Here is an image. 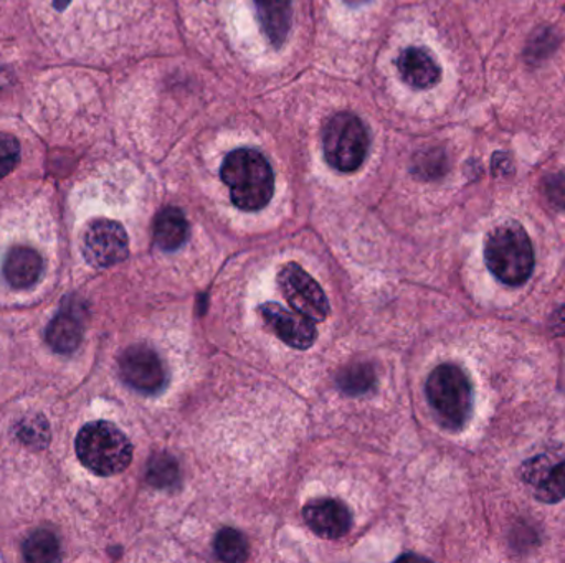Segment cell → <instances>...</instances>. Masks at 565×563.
<instances>
[{"instance_id": "cell-1", "label": "cell", "mask_w": 565, "mask_h": 563, "mask_svg": "<svg viewBox=\"0 0 565 563\" xmlns=\"http://www.w3.org/2000/svg\"><path fill=\"white\" fill-rule=\"evenodd\" d=\"M221 177L231 191L235 207L257 212L270 204L275 174L270 161L257 149H235L225 158Z\"/></svg>"}, {"instance_id": "cell-2", "label": "cell", "mask_w": 565, "mask_h": 563, "mask_svg": "<svg viewBox=\"0 0 565 563\" xmlns=\"http://www.w3.org/2000/svg\"><path fill=\"white\" fill-rule=\"evenodd\" d=\"M488 270L510 286L530 280L534 270V250L526 230L518 221H507L490 231L484 243Z\"/></svg>"}, {"instance_id": "cell-3", "label": "cell", "mask_w": 565, "mask_h": 563, "mask_svg": "<svg viewBox=\"0 0 565 563\" xmlns=\"http://www.w3.org/2000/svg\"><path fill=\"white\" fill-rule=\"evenodd\" d=\"M76 455L89 472L113 476L131 465L132 445L113 423L93 422L76 436Z\"/></svg>"}, {"instance_id": "cell-4", "label": "cell", "mask_w": 565, "mask_h": 563, "mask_svg": "<svg viewBox=\"0 0 565 563\" xmlns=\"http://www.w3.org/2000/svg\"><path fill=\"white\" fill-rule=\"evenodd\" d=\"M427 399L441 425L448 430L463 429L473 409V387L461 367L438 366L427 380Z\"/></svg>"}, {"instance_id": "cell-5", "label": "cell", "mask_w": 565, "mask_h": 563, "mask_svg": "<svg viewBox=\"0 0 565 563\" xmlns=\"http://www.w3.org/2000/svg\"><path fill=\"white\" fill-rule=\"evenodd\" d=\"M371 148V136L364 122L354 112H338L322 128V152L326 162L339 172H354L361 167Z\"/></svg>"}, {"instance_id": "cell-6", "label": "cell", "mask_w": 565, "mask_h": 563, "mask_svg": "<svg viewBox=\"0 0 565 563\" xmlns=\"http://www.w3.org/2000/svg\"><path fill=\"white\" fill-rule=\"evenodd\" d=\"M278 284L292 310L316 323L328 317L329 301L324 291L299 264L286 263L278 273Z\"/></svg>"}, {"instance_id": "cell-7", "label": "cell", "mask_w": 565, "mask_h": 563, "mask_svg": "<svg viewBox=\"0 0 565 563\" xmlns=\"http://www.w3.org/2000/svg\"><path fill=\"white\" fill-rule=\"evenodd\" d=\"M129 241L122 225L99 218L89 224L83 237V255L95 268H109L128 258Z\"/></svg>"}, {"instance_id": "cell-8", "label": "cell", "mask_w": 565, "mask_h": 563, "mask_svg": "<svg viewBox=\"0 0 565 563\" xmlns=\"http://www.w3.org/2000/svg\"><path fill=\"white\" fill-rule=\"evenodd\" d=\"M122 380L142 393H158L166 386V369L161 357L148 346H132L119 359Z\"/></svg>"}, {"instance_id": "cell-9", "label": "cell", "mask_w": 565, "mask_h": 563, "mask_svg": "<svg viewBox=\"0 0 565 563\" xmlns=\"http://www.w3.org/2000/svg\"><path fill=\"white\" fill-rule=\"evenodd\" d=\"M262 317L275 336L292 349L306 350L318 339L315 321L298 311H289L277 303L260 306Z\"/></svg>"}, {"instance_id": "cell-10", "label": "cell", "mask_w": 565, "mask_h": 563, "mask_svg": "<svg viewBox=\"0 0 565 563\" xmlns=\"http://www.w3.org/2000/svg\"><path fill=\"white\" fill-rule=\"evenodd\" d=\"M521 476L541 502L556 505L564 501L565 459L554 462L550 456H536L523 466Z\"/></svg>"}, {"instance_id": "cell-11", "label": "cell", "mask_w": 565, "mask_h": 563, "mask_svg": "<svg viewBox=\"0 0 565 563\" xmlns=\"http://www.w3.org/2000/svg\"><path fill=\"white\" fill-rule=\"evenodd\" d=\"M308 528L322 539H341L351 529V512L338 499L321 498L308 502L302 509Z\"/></svg>"}, {"instance_id": "cell-12", "label": "cell", "mask_w": 565, "mask_h": 563, "mask_svg": "<svg viewBox=\"0 0 565 563\" xmlns=\"http://www.w3.org/2000/svg\"><path fill=\"white\" fill-rule=\"evenodd\" d=\"M398 73L415 89L434 88L441 78V68L427 48L408 46L397 59Z\"/></svg>"}, {"instance_id": "cell-13", "label": "cell", "mask_w": 565, "mask_h": 563, "mask_svg": "<svg viewBox=\"0 0 565 563\" xmlns=\"http://www.w3.org/2000/svg\"><path fill=\"white\" fill-rule=\"evenodd\" d=\"M262 32L275 48H281L292 26V0H254Z\"/></svg>"}, {"instance_id": "cell-14", "label": "cell", "mask_w": 565, "mask_h": 563, "mask_svg": "<svg viewBox=\"0 0 565 563\" xmlns=\"http://www.w3.org/2000/svg\"><path fill=\"white\" fill-rule=\"evenodd\" d=\"M42 257L33 248H12L3 261V277L7 283L19 290L33 286L42 277Z\"/></svg>"}, {"instance_id": "cell-15", "label": "cell", "mask_w": 565, "mask_h": 563, "mask_svg": "<svg viewBox=\"0 0 565 563\" xmlns=\"http://www.w3.org/2000/svg\"><path fill=\"white\" fill-rule=\"evenodd\" d=\"M189 224L182 210L166 207L154 221V241L161 250L175 251L188 241Z\"/></svg>"}, {"instance_id": "cell-16", "label": "cell", "mask_w": 565, "mask_h": 563, "mask_svg": "<svg viewBox=\"0 0 565 563\" xmlns=\"http://www.w3.org/2000/svg\"><path fill=\"white\" fill-rule=\"evenodd\" d=\"M83 339V326L78 316L68 311H62L46 329V340L50 347L58 354H72L78 349Z\"/></svg>"}, {"instance_id": "cell-17", "label": "cell", "mask_w": 565, "mask_h": 563, "mask_svg": "<svg viewBox=\"0 0 565 563\" xmlns=\"http://www.w3.org/2000/svg\"><path fill=\"white\" fill-rule=\"evenodd\" d=\"M23 557L33 563H52L60 559V544L50 531H36L23 544Z\"/></svg>"}, {"instance_id": "cell-18", "label": "cell", "mask_w": 565, "mask_h": 563, "mask_svg": "<svg viewBox=\"0 0 565 563\" xmlns=\"http://www.w3.org/2000/svg\"><path fill=\"white\" fill-rule=\"evenodd\" d=\"M375 373L369 364L345 367L338 377V386L348 396H362L374 387Z\"/></svg>"}, {"instance_id": "cell-19", "label": "cell", "mask_w": 565, "mask_h": 563, "mask_svg": "<svg viewBox=\"0 0 565 563\" xmlns=\"http://www.w3.org/2000/svg\"><path fill=\"white\" fill-rule=\"evenodd\" d=\"M215 554L224 562H244L248 557L247 539L235 529H222L214 542Z\"/></svg>"}, {"instance_id": "cell-20", "label": "cell", "mask_w": 565, "mask_h": 563, "mask_svg": "<svg viewBox=\"0 0 565 563\" xmlns=\"http://www.w3.org/2000/svg\"><path fill=\"white\" fill-rule=\"evenodd\" d=\"M178 463L169 455H159L149 462L148 479L156 488H169L178 481Z\"/></svg>"}, {"instance_id": "cell-21", "label": "cell", "mask_w": 565, "mask_h": 563, "mask_svg": "<svg viewBox=\"0 0 565 563\" xmlns=\"http://www.w3.org/2000/svg\"><path fill=\"white\" fill-rule=\"evenodd\" d=\"M448 161L447 155L440 149H430V151L422 152L415 159L414 171L415 174L420 175L422 178L441 177L447 172Z\"/></svg>"}, {"instance_id": "cell-22", "label": "cell", "mask_w": 565, "mask_h": 563, "mask_svg": "<svg viewBox=\"0 0 565 563\" xmlns=\"http://www.w3.org/2000/svg\"><path fill=\"white\" fill-rule=\"evenodd\" d=\"M559 45L556 32L551 29L537 30L536 35L530 40L526 46V58L531 63H540L551 56V53Z\"/></svg>"}, {"instance_id": "cell-23", "label": "cell", "mask_w": 565, "mask_h": 563, "mask_svg": "<svg viewBox=\"0 0 565 563\" xmlns=\"http://www.w3.org/2000/svg\"><path fill=\"white\" fill-rule=\"evenodd\" d=\"M20 161V144L13 136L0 132V178L9 175Z\"/></svg>"}, {"instance_id": "cell-24", "label": "cell", "mask_w": 565, "mask_h": 563, "mask_svg": "<svg viewBox=\"0 0 565 563\" xmlns=\"http://www.w3.org/2000/svg\"><path fill=\"white\" fill-rule=\"evenodd\" d=\"M544 191L554 207L565 210V174H553L544 182Z\"/></svg>"}, {"instance_id": "cell-25", "label": "cell", "mask_w": 565, "mask_h": 563, "mask_svg": "<svg viewBox=\"0 0 565 563\" xmlns=\"http://www.w3.org/2000/svg\"><path fill=\"white\" fill-rule=\"evenodd\" d=\"M554 333L556 334H565V304L557 311L556 317H554Z\"/></svg>"}, {"instance_id": "cell-26", "label": "cell", "mask_w": 565, "mask_h": 563, "mask_svg": "<svg viewBox=\"0 0 565 563\" xmlns=\"http://www.w3.org/2000/svg\"><path fill=\"white\" fill-rule=\"evenodd\" d=\"M344 2L351 7H361L362 3L371 2V0H344Z\"/></svg>"}]
</instances>
